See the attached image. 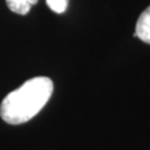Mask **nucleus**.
<instances>
[{"label":"nucleus","instance_id":"f257e3e1","mask_svg":"<svg viewBox=\"0 0 150 150\" xmlns=\"http://www.w3.org/2000/svg\"><path fill=\"white\" fill-rule=\"evenodd\" d=\"M53 89V81L46 76L29 79L4 98L0 105V116L11 125L26 123L45 106Z\"/></svg>","mask_w":150,"mask_h":150},{"label":"nucleus","instance_id":"f03ea898","mask_svg":"<svg viewBox=\"0 0 150 150\" xmlns=\"http://www.w3.org/2000/svg\"><path fill=\"white\" fill-rule=\"evenodd\" d=\"M134 36L139 38L142 41L150 44V6L142 13L137 21Z\"/></svg>","mask_w":150,"mask_h":150},{"label":"nucleus","instance_id":"7ed1b4c3","mask_svg":"<svg viewBox=\"0 0 150 150\" xmlns=\"http://www.w3.org/2000/svg\"><path fill=\"white\" fill-rule=\"evenodd\" d=\"M38 0H6V5L13 13L19 15H25L30 11L33 5H35Z\"/></svg>","mask_w":150,"mask_h":150},{"label":"nucleus","instance_id":"20e7f679","mask_svg":"<svg viewBox=\"0 0 150 150\" xmlns=\"http://www.w3.org/2000/svg\"><path fill=\"white\" fill-rule=\"evenodd\" d=\"M69 0H46V4L56 14H63L68 8Z\"/></svg>","mask_w":150,"mask_h":150}]
</instances>
